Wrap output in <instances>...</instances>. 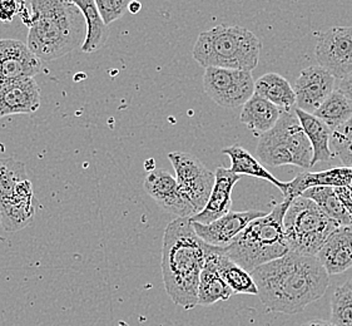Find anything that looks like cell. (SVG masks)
<instances>
[{
	"mask_svg": "<svg viewBox=\"0 0 352 326\" xmlns=\"http://www.w3.org/2000/svg\"><path fill=\"white\" fill-rule=\"evenodd\" d=\"M301 326H335L332 324L331 321H324V320H311L305 323Z\"/></svg>",
	"mask_w": 352,
	"mask_h": 326,
	"instance_id": "d590c367",
	"label": "cell"
},
{
	"mask_svg": "<svg viewBox=\"0 0 352 326\" xmlns=\"http://www.w3.org/2000/svg\"><path fill=\"white\" fill-rule=\"evenodd\" d=\"M338 91L342 93L352 105V73L346 76L345 78L340 79Z\"/></svg>",
	"mask_w": 352,
	"mask_h": 326,
	"instance_id": "e575fe53",
	"label": "cell"
},
{
	"mask_svg": "<svg viewBox=\"0 0 352 326\" xmlns=\"http://www.w3.org/2000/svg\"><path fill=\"white\" fill-rule=\"evenodd\" d=\"M74 4L82 12L87 24V36L80 50L83 53H94L106 44L109 30L99 14L94 0H74Z\"/></svg>",
	"mask_w": 352,
	"mask_h": 326,
	"instance_id": "d4e9b609",
	"label": "cell"
},
{
	"mask_svg": "<svg viewBox=\"0 0 352 326\" xmlns=\"http://www.w3.org/2000/svg\"><path fill=\"white\" fill-rule=\"evenodd\" d=\"M282 109L267 100L254 94L242 108L240 121L256 135H265L275 127L281 117Z\"/></svg>",
	"mask_w": 352,
	"mask_h": 326,
	"instance_id": "ffe728a7",
	"label": "cell"
},
{
	"mask_svg": "<svg viewBox=\"0 0 352 326\" xmlns=\"http://www.w3.org/2000/svg\"><path fill=\"white\" fill-rule=\"evenodd\" d=\"M258 296L268 312L298 314L322 298L330 275L316 256L289 252L252 272Z\"/></svg>",
	"mask_w": 352,
	"mask_h": 326,
	"instance_id": "6da1fadb",
	"label": "cell"
},
{
	"mask_svg": "<svg viewBox=\"0 0 352 326\" xmlns=\"http://www.w3.org/2000/svg\"><path fill=\"white\" fill-rule=\"evenodd\" d=\"M316 257L329 275H338L351 269L352 225L335 230Z\"/></svg>",
	"mask_w": 352,
	"mask_h": 326,
	"instance_id": "e0dca14e",
	"label": "cell"
},
{
	"mask_svg": "<svg viewBox=\"0 0 352 326\" xmlns=\"http://www.w3.org/2000/svg\"><path fill=\"white\" fill-rule=\"evenodd\" d=\"M0 65L3 80H16L34 78L42 61L21 41L0 39Z\"/></svg>",
	"mask_w": 352,
	"mask_h": 326,
	"instance_id": "5bb4252c",
	"label": "cell"
},
{
	"mask_svg": "<svg viewBox=\"0 0 352 326\" xmlns=\"http://www.w3.org/2000/svg\"><path fill=\"white\" fill-rule=\"evenodd\" d=\"M128 0H96L99 14L106 25L122 18L129 7Z\"/></svg>",
	"mask_w": 352,
	"mask_h": 326,
	"instance_id": "1f68e13d",
	"label": "cell"
},
{
	"mask_svg": "<svg viewBox=\"0 0 352 326\" xmlns=\"http://www.w3.org/2000/svg\"><path fill=\"white\" fill-rule=\"evenodd\" d=\"M340 225L312 201L302 196L291 199L283 219L289 252L317 256L330 235Z\"/></svg>",
	"mask_w": 352,
	"mask_h": 326,
	"instance_id": "52a82bcc",
	"label": "cell"
},
{
	"mask_svg": "<svg viewBox=\"0 0 352 326\" xmlns=\"http://www.w3.org/2000/svg\"><path fill=\"white\" fill-rule=\"evenodd\" d=\"M254 83L251 72L214 67L204 71V92L225 108L245 106L254 94Z\"/></svg>",
	"mask_w": 352,
	"mask_h": 326,
	"instance_id": "9c48e42d",
	"label": "cell"
},
{
	"mask_svg": "<svg viewBox=\"0 0 352 326\" xmlns=\"http://www.w3.org/2000/svg\"><path fill=\"white\" fill-rule=\"evenodd\" d=\"M333 190L340 201L342 202V205L345 206L346 211L352 217V187L342 186V187H335Z\"/></svg>",
	"mask_w": 352,
	"mask_h": 326,
	"instance_id": "836d02e7",
	"label": "cell"
},
{
	"mask_svg": "<svg viewBox=\"0 0 352 326\" xmlns=\"http://www.w3.org/2000/svg\"><path fill=\"white\" fill-rule=\"evenodd\" d=\"M222 153L227 155L231 160V169L236 175H246L252 177L265 180L270 184L276 186L283 193L286 191L287 182H282L278 178H276L262 163L252 156L247 149L241 147L239 144H234L231 147H226L222 149Z\"/></svg>",
	"mask_w": 352,
	"mask_h": 326,
	"instance_id": "7402d4cb",
	"label": "cell"
},
{
	"mask_svg": "<svg viewBox=\"0 0 352 326\" xmlns=\"http://www.w3.org/2000/svg\"><path fill=\"white\" fill-rule=\"evenodd\" d=\"M27 45L44 62L63 57L85 43L87 24L74 1L32 0Z\"/></svg>",
	"mask_w": 352,
	"mask_h": 326,
	"instance_id": "3957f363",
	"label": "cell"
},
{
	"mask_svg": "<svg viewBox=\"0 0 352 326\" xmlns=\"http://www.w3.org/2000/svg\"><path fill=\"white\" fill-rule=\"evenodd\" d=\"M0 224H1V215H0Z\"/></svg>",
	"mask_w": 352,
	"mask_h": 326,
	"instance_id": "ab89813d",
	"label": "cell"
},
{
	"mask_svg": "<svg viewBox=\"0 0 352 326\" xmlns=\"http://www.w3.org/2000/svg\"><path fill=\"white\" fill-rule=\"evenodd\" d=\"M335 77L321 65L305 68L295 85L296 108L314 114L335 91Z\"/></svg>",
	"mask_w": 352,
	"mask_h": 326,
	"instance_id": "7c38bea8",
	"label": "cell"
},
{
	"mask_svg": "<svg viewBox=\"0 0 352 326\" xmlns=\"http://www.w3.org/2000/svg\"><path fill=\"white\" fill-rule=\"evenodd\" d=\"M314 116L324 121L333 132L351 120L352 105L342 93L333 91Z\"/></svg>",
	"mask_w": 352,
	"mask_h": 326,
	"instance_id": "83f0119b",
	"label": "cell"
},
{
	"mask_svg": "<svg viewBox=\"0 0 352 326\" xmlns=\"http://www.w3.org/2000/svg\"><path fill=\"white\" fill-rule=\"evenodd\" d=\"M39 208V202L34 197L30 199H1L0 201V215L1 226L8 232H15L28 226L36 216Z\"/></svg>",
	"mask_w": 352,
	"mask_h": 326,
	"instance_id": "cb8c5ba5",
	"label": "cell"
},
{
	"mask_svg": "<svg viewBox=\"0 0 352 326\" xmlns=\"http://www.w3.org/2000/svg\"><path fill=\"white\" fill-rule=\"evenodd\" d=\"M330 321L335 326H352V277L333 292Z\"/></svg>",
	"mask_w": 352,
	"mask_h": 326,
	"instance_id": "f546056e",
	"label": "cell"
},
{
	"mask_svg": "<svg viewBox=\"0 0 352 326\" xmlns=\"http://www.w3.org/2000/svg\"><path fill=\"white\" fill-rule=\"evenodd\" d=\"M219 269L221 276L233 291V295H258V287L254 283L252 274L226 257L222 248L219 255Z\"/></svg>",
	"mask_w": 352,
	"mask_h": 326,
	"instance_id": "4316f807",
	"label": "cell"
},
{
	"mask_svg": "<svg viewBox=\"0 0 352 326\" xmlns=\"http://www.w3.org/2000/svg\"><path fill=\"white\" fill-rule=\"evenodd\" d=\"M301 196L312 199L331 220L338 222L340 226L352 225V217L335 193L333 187H314L303 192Z\"/></svg>",
	"mask_w": 352,
	"mask_h": 326,
	"instance_id": "484cf974",
	"label": "cell"
},
{
	"mask_svg": "<svg viewBox=\"0 0 352 326\" xmlns=\"http://www.w3.org/2000/svg\"><path fill=\"white\" fill-rule=\"evenodd\" d=\"M266 213L262 211H231L219 220L202 225L197 222H192L196 234L202 239L206 243L216 246V248H226L246 228L252 221L260 219Z\"/></svg>",
	"mask_w": 352,
	"mask_h": 326,
	"instance_id": "4fadbf2b",
	"label": "cell"
},
{
	"mask_svg": "<svg viewBox=\"0 0 352 326\" xmlns=\"http://www.w3.org/2000/svg\"><path fill=\"white\" fill-rule=\"evenodd\" d=\"M352 187V169L336 167L331 170L320 172H302L292 181L287 182L286 191L283 192L285 199H294L301 196L303 192L314 187Z\"/></svg>",
	"mask_w": 352,
	"mask_h": 326,
	"instance_id": "d6986e66",
	"label": "cell"
},
{
	"mask_svg": "<svg viewBox=\"0 0 352 326\" xmlns=\"http://www.w3.org/2000/svg\"><path fill=\"white\" fill-rule=\"evenodd\" d=\"M4 80H3V74H1V65H0V85L3 83Z\"/></svg>",
	"mask_w": 352,
	"mask_h": 326,
	"instance_id": "f35d334b",
	"label": "cell"
},
{
	"mask_svg": "<svg viewBox=\"0 0 352 326\" xmlns=\"http://www.w3.org/2000/svg\"><path fill=\"white\" fill-rule=\"evenodd\" d=\"M216 182L213 186L211 196L202 213L190 217L192 222L208 225L231 213L232 191L236 184L241 180L240 175L233 173L230 169L219 167L216 172Z\"/></svg>",
	"mask_w": 352,
	"mask_h": 326,
	"instance_id": "2e32d148",
	"label": "cell"
},
{
	"mask_svg": "<svg viewBox=\"0 0 352 326\" xmlns=\"http://www.w3.org/2000/svg\"><path fill=\"white\" fill-rule=\"evenodd\" d=\"M262 42L251 30L239 25H217L202 32L193 58L204 68L252 72L258 65Z\"/></svg>",
	"mask_w": 352,
	"mask_h": 326,
	"instance_id": "5b68a950",
	"label": "cell"
},
{
	"mask_svg": "<svg viewBox=\"0 0 352 326\" xmlns=\"http://www.w3.org/2000/svg\"><path fill=\"white\" fill-rule=\"evenodd\" d=\"M28 180L25 164L14 158H0V201L10 199L15 188Z\"/></svg>",
	"mask_w": 352,
	"mask_h": 326,
	"instance_id": "f1b7e54d",
	"label": "cell"
},
{
	"mask_svg": "<svg viewBox=\"0 0 352 326\" xmlns=\"http://www.w3.org/2000/svg\"><path fill=\"white\" fill-rule=\"evenodd\" d=\"M41 107V88L34 78L4 80L0 85V118L34 113Z\"/></svg>",
	"mask_w": 352,
	"mask_h": 326,
	"instance_id": "9a60e30c",
	"label": "cell"
},
{
	"mask_svg": "<svg viewBox=\"0 0 352 326\" xmlns=\"http://www.w3.org/2000/svg\"><path fill=\"white\" fill-rule=\"evenodd\" d=\"M330 147L344 167L352 169V118L332 132Z\"/></svg>",
	"mask_w": 352,
	"mask_h": 326,
	"instance_id": "4dcf8cb0",
	"label": "cell"
},
{
	"mask_svg": "<svg viewBox=\"0 0 352 326\" xmlns=\"http://www.w3.org/2000/svg\"><path fill=\"white\" fill-rule=\"evenodd\" d=\"M257 156L270 166L292 164L309 170L312 167L314 149L296 114V107L282 111L275 127L262 135L257 144Z\"/></svg>",
	"mask_w": 352,
	"mask_h": 326,
	"instance_id": "8992f818",
	"label": "cell"
},
{
	"mask_svg": "<svg viewBox=\"0 0 352 326\" xmlns=\"http://www.w3.org/2000/svg\"><path fill=\"white\" fill-rule=\"evenodd\" d=\"M211 245L199 239L190 219L169 222L163 236V284L170 300L184 310L198 305V286Z\"/></svg>",
	"mask_w": 352,
	"mask_h": 326,
	"instance_id": "7a4b0ae2",
	"label": "cell"
},
{
	"mask_svg": "<svg viewBox=\"0 0 352 326\" xmlns=\"http://www.w3.org/2000/svg\"><path fill=\"white\" fill-rule=\"evenodd\" d=\"M169 161L176 171V180L184 199L193 206L196 215L204 211L211 196L216 175L197 157L184 152H170Z\"/></svg>",
	"mask_w": 352,
	"mask_h": 326,
	"instance_id": "ba28073f",
	"label": "cell"
},
{
	"mask_svg": "<svg viewBox=\"0 0 352 326\" xmlns=\"http://www.w3.org/2000/svg\"><path fill=\"white\" fill-rule=\"evenodd\" d=\"M221 248L212 246L207 256V261L202 270L198 286V305H213L219 301L228 300L233 295L231 287L227 285L219 272V255Z\"/></svg>",
	"mask_w": 352,
	"mask_h": 326,
	"instance_id": "ac0fdd59",
	"label": "cell"
},
{
	"mask_svg": "<svg viewBox=\"0 0 352 326\" xmlns=\"http://www.w3.org/2000/svg\"><path fill=\"white\" fill-rule=\"evenodd\" d=\"M141 9V3H138V1H131V3H129V7H128V12H131L132 14H137V13H140Z\"/></svg>",
	"mask_w": 352,
	"mask_h": 326,
	"instance_id": "8d00e7d4",
	"label": "cell"
},
{
	"mask_svg": "<svg viewBox=\"0 0 352 326\" xmlns=\"http://www.w3.org/2000/svg\"><path fill=\"white\" fill-rule=\"evenodd\" d=\"M19 13V3L14 0H0V21L9 23Z\"/></svg>",
	"mask_w": 352,
	"mask_h": 326,
	"instance_id": "d6a6232c",
	"label": "cell"
},
{
	"mask_svg": "<svg viewBox=\"0 0 352 326\" xmlns=\"http://www.w3.org/2000/svg\"><path fill=\"white\" fill-rule=\"evenodd\" d=\"M254 94L271 102L282 111H291L296 105V94L289 80L278 73H267L256 80Z\"/></svg>",
	"mask_w": 352,
	"mask_h": 326,
	"instance_id": "603a6c76",
	"label": "cell"
},
{
	"mask_svg": "<svg viewBox=\"0 0 352 326\" xmlns=\"http://www.w3.org/2000/svg\"><path fill=\"white\" fill-rule=\"evenodd\" d=\"M316 59L335 78L352 73V27H332L317 39Z\"/></svg>",
	"mask_w": 352,
	"mask_h": 326,
	"instance_id": "30bf717a",
	"label": "cell"
},
{
	"mask_svg": "<svg viewBox=\"0 0 352 326\" xmlns=\"http://www.w3.org/2000/svg\"><path fill=\"white\" fill-rule=\"evenodd\" d=\"M144 190L163 211L173 213L178 216V219H190L196 215L193 206L179 191L176 177L167 171L149 172L144 181Z\"/></svg>",
	"mask_w": 352,
	"mask_h": 326,
	"instance_id": "8fae6325",
	"label": "cell"
},
{
	"mask_svg": "<svg viewBox=\"0 0 352 326\" xmlns=\"http://www.w3.org/2000/svg\"><path fill=\"white\" fill-rule=\"evenodd\" d=\"M289 202L291 199H285L271 213L252 221L228 246L222 248L226 257L252 274L262 265L289 254L283 230Z\"/></svg>",
	"mask_w": 352,
	"mask_h": 326,
	"instance_id": "277c9868",
	"label": "cell"
},
{
	"mask_svg": "<svg viewBox=\"0 0 352 326\" xmlns=\"http://www.w3.org/2000/svg\"><path fill=\"white\" fill-rule=\"evenodd\" d=\"M296 114L314 149L312 167L318 162H330L333 157L330 147L331 129L314 114L306 113L298 108H296Z\"/></svg>",
	"mask_w": 352,
	"mask_h": 326,
	"instance_id": "44dd1931",
	"label": "cell"
},
{
	"mask_svg": "<svg viewBox=\"0 0 352 326\" xmlns=\"http://www.w3.org/2000/svg\"><path fill=\"white\" fill-rule=\"evenodd\" d=\"M144 167H146V170L149 171V172H152V171L155 170V160H147V162L144 164Z\"/></svg>",
	"mask_w": 352,
	"mask_h": 326,
	"instance_id": "74e56055",
	"label": "cell"
}]
</instances>
